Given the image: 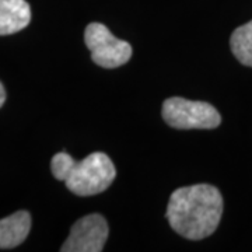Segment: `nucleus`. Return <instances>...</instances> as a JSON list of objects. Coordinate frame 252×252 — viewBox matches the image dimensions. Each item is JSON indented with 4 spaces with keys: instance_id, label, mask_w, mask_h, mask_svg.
Returning <instances> with one entry per match:
<instances>
[{
    "instance_id": "obj_1",
    "label": "nucleus",
    "mask_w": 252,
    "mask_h": 252,
    "mask_svg": "<svg viewBox=\"0 0 252 252\" xmlns=\"http://www.w3.org/2000/svg\"><path fill=\"white\" fill-rule=\"evenodd\" d=\"M167 219L174 231L188 240H203L216 231L223 215V196L209 184H196L172 192Z\"/></svg>"
},
{
    "instance_id": "obj_2",
    "label": "nucleus",
    "mask_w": 252,
    "mask_h": 252,
    "mask_svg": "<svg viewBox=\"0 0 252 252\" xmlns=\"http://www.w3.org/2000/svg\"><path fill=\"white\" fill-rule=\"evenodd\" d=\"M51 170L58 181H63L67 189L79 196H91L104 192L114 182L117 170L108 156L101 152L89 154L76 161L66 152L55 154Z\"/></svg>"
},
{
    "instance_id": "obj_3",
    "label": "nucleus",
    "mask_w": 252,
    "mask_h": 252,
    "mask_svg": "<svg viewBox=\"0 0 252 252\" xmlns=\"http://www.w3.org/2000/svg\"><path fill=\"white\" fill-rule=\"evenodd\" d=\"M162 118L168 126L182 130L215 129L221 122V117L213 105L181 97H171L164 101Z\"/></svg>"
},
{
    "instance_id": "obj_4",
    "label": "nucleus",
    "mask_w": 252,
    "mask_h": 252,
    "mask_svg": "<svg viewBox=\"0 0 252 252\" xmlns=\"http://www.w3.org/2000/svg\"><path fill=\"white\" fill-rule=\"evenodd\" d=\"M84 42L90 49L91 59L95 64L105 69H114L129 62L132 46L129 42L118 39L101 23H91L86 28Z\"/></svg>"
},
{
    "instance_id": "obj_5",
    "label": "nucleus",
    "mask_w": 252,
    "mask_h": 252,
    "mask_svg": "<svg viewBox=\"0 0 252 252\" xmlns=\"http://www.w3.org/2000/svg\"><path fill=\"white\" fill-rule=\"evenodd\" d=\"M108 238V224L101 215L81 217L73 224L62 252H101Z\"/></svg>"
},
{
    "instance_id": "obj_6",
    "label": "nucleus",
    "mask_w": 252,
    "mask_h": 252,
    "mask_svg": "<svg viewBox=\"0 0 252 252\" xmlns=\"http://www.w3.org/2000/svg\"><path fill=\"white\" fill-rule=\"evenodd\" d=\"M31 21V7L26 0H0V35L24 30Z\"/></svg>"
},
{
    "instance_id": "obj_7",
    "label": "nucleus",
    "mask_w": 252,
    "mask_h": 252,
    "mask_svg": "<svg viewBox=\"0 0 252 252\" xmlns=\"http://www.w3.org/2000/svg\"><path fill=\"white\" fill-rule=\"evenodd\" d=\"M31 230V216L26 210H18L0 220V250H11L24 243Z\"/></svg>"
},
{
    "instance_id": "obj_8",
    "label": "nucleus",
    "mask_w": 252,
    "mask_h": 252,
    "mask_svg": "<svg viewBox=\"0 0 252 252\" xmlns=\"http://www.w3.org/2000/svg\"><path fill=\"white\" fill-rule=\"evenodd\" d=\"M230 46L238 62L252 67V20L234 30L230 38Z\"/></svg>"
},
{
    "instance_id": "obj_9",
    "label": "nucleus",
    "mask_w": 252,
    "mask_h": 252,
    "mask_svg": "<svg viewBox=\"0 0 252 252\" xmlns=\"http://www.w3.org/2000/svg\"><path fill=\"white\" fill-rule=\"evenodd\" d=\"M4 101H6V91H4V87H3V84L0 83V108L3 107Z\"/></svg>"
}]
</instances>
